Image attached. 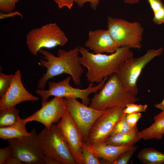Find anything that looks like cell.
I'll list each match as a JSON object with an SVG mask.
<instances>
[{"mask_svg": "<svg viewBox=\"0 0 164 164\" xmlns=\"http://www.w3.org/2000/svg\"><path fill=\"white\" fill-rule=\"evenodd\" d=\"M154 106L156 108L159 109L162 111H164V98L162 102L155 104Z\"/></svg>", "mask_w": 164, "mask_h": 164, "instance_id": "cell-36", "label": "cell"}, {"mask_svg": "<svg viewBox=\"0 0 164 164\" xmlns=\"http://www.w3.org/2000/svg\"><path fill=\"white\" fill-rule=\"evenodd\" d=\"M67 107L65 98L55 97L42 104L40 109L29 117L31 121L39 122L49 128L53 124L59 122Z\"/></svg>", "mask_w": 164, "mask_h": 164, "instance_id": "cell-13", "label": "cell"}, {"mask_svg": "<svg viewBox=\"0 0 164 164\" xmlns=\"http://www.w3.org/2000/svg\"><path fill=\"white\" fill-rule=\"evenodd\" d=\"M154 122L149 127L139 132L140 137L145 140L152 139L161 140L164 135V111L155 116Z\"/></svg>", "mask_w": 164, "mask_h": 164, "instance_id": "cell-18", "label": "cell"}, {"mask_svg": "<svg viewBox=\"0 0 164 164\" xmlns=\"http://www.w3.org/2000/svg\"><path fill=\"white\" fill-rule=\"evenodd\" d=\"M100 0H75V2L80 8L83 6L84 4L87 2L90 3V6L94 10H95L97 8Z\"/></svg>", "mask_w": 164, "mask_h": 164, "instance_id": "cell-31", "label": "cell"}, {"mask_svg": "<svg viewBox=\"0 0 164 164\" xmlns=\"http://www.w3.org/2000/svg\"><path fill=\"white\" fill-rule=\"evenodd\" d=\"M125 108L118 106L106 109L94 123L86 142L91 144L106 141L111 136L116 124L125 114Z\"/></svg>", "mask_w": 164, "mask_h": 164, "instance_id": "cell-10", "label": "cell"}, {"mask_svg": "<svg viewBox=\"0 0 164 164\" xmlns=\"http://www.w3.org/2000/svg\"><path fill=\"white\" fill-rule=\"evenodd\" d=\"M39 52L43 56L39 59L38 63L46 68V71L38 81V89L44 90L49 79L63 73L69 75L75 84L80 86L84 69L79 60V46L68 51L60 49L57 51V56L42 48Z\"/></svg>", "mask_w": 164, "mask_h": 164, "instance_id": "cell-1", "label": "cell"}, {"mask_svg": "<svg viewBox=\"0 0 164 164\" xmlns=\"http://www.w3.org/2000/svg\"><path fill=\"white\" fill-rule=\"evenodd\" d=\"M141 139L138 130L132 132L115 134L110 136L105 142L115 146H133Z\"/></svg>", "mask_w": 164, "mask_h": 164, "instance_id": "cell-19", "label": "cell"}, {"mask_svg": "<svg viewBox=\"0 0 164 164\" xmlns=\"http://www.w3.org/2000/svg\"><path fill=\"white\" fill-rule=\"evenodd\" d=\"M14 74H6L2 73L0 67V97L4 95L9 88Z\"/></svg>", "mask_w": 164, "mask_h": 164, "instance_id": "cell-24", "label": "cell"}, {"mask_svg": "<svg viewBox=\"0 0 164 164\" xmlns=\"http://www.w3.org/2000/svg\"><path fill=\"white\" fill-rule=\"evenodd\" d=\"M38 100V97L29 93L25 88L21 80V73L18 70L14 74L9 88L0 97V110L12 109L22 102Z\"/></svg>", "mask_w": 164, "mask_h": 164, "instance_id": "cell-14", "label": "cell"}, {"mask_svg": "<svg viewBox=\"0 0 164 164\" xmlns=\"http://www.w3.org/2000/svg\"><path fill=\"white\" fill-rule=\"evenodd\" d=\"M138 99L125 87L116 73L107 79L103 87L91 100L90 107L98 110H105L115 106L125 107L135 103Z\"/></svg>", "mask_w": 164, "mask_h": 164, "instance_id": "cell-4", "label": "cell"}, {"mask_svg": "<svg viewBox=\"0 0 164 164\" xmlns=\"http://www.w3.org/2000/svg\"><path fill=\"white\" fill-rule=\"evenodd\" d=\"M153 13L152 20L155 24L160 25L164 23V6Z\"/></svg>", "mask_w": 164, "mask_h": 164, "instance_id": "cell-30", "label": "cell"}, {"mask_svg": "<svg viewBox=\"0 0 164 164\" xmlns=\"http://www.w3.org/2000/svg\"><path fill=\"white\" fill-rule=\"evenodd\" d=\"M31 121L29 117L21 119L19 114L15 123L10 126L0 128V138L5 140L19 138L31 134V132H27L26 128V123Z\"/></svg>", "mask_w": 164, "mask_h": 164, "instance_id": "cell-17", "label": "cell"}, {"mask_svg": "<svg viewBox=\"0 0 164 164\" xmlns=\"http://www.w3.org/2000/svg\"><path fill=\"white\" fill-rule=\"evenodd\" d=\"M71 79L70 76L58 82H49L47 90L37 89L36 92L42 98V105L47 101L49 97L53 96L66 98H80L82 103L88 106L91 101L89 95L92 93H95L100 90L104 84L108 77L95 86L93 87V84L90 83L88 87L84 89L71 86L70 84Z\"/></svg>", "mask_w": 164, "mask_h": 164, "instance_id": "cell-6", "label": "cell"}, {"mask_svg": "<svg viewBox=\"0 0 164 164\" xmlns=\"http://www.w3.org/2000/svg\"><path fill=\"white\" fill-rule=\"evenodd\" d=\"M163 50L162 47L149 50L140 57L128 59L120 66L116 73L125 87L132 94L136 96L138 94L137 81L143 69L155 57L160 55Z\"/></svg>", "mask_w": 164, "mask_h": 164, "instance_id": "cell-8", "label": "cell"}, {"mask_svg": "<svg viewBox=\"0 0 164 164\" xmlns=\"http://www.w3.org/2000/svg\"><path fill=\"white\" fill-rule=\"evenodd\" d=\"M81 164H101L99 158L95 156L90 150L89 143L83 142L81 147Z\"/></svg>", "mask_w": 164, "mask_h": 164, "instance_id": "cell-22", "label": "cell"}, {"mask_svg": "<svg viewBox=\"0 0 164 164\" xmlns=\"http://www.w3.org/2000/svg\"><path fill=\"white\" fill-rule=\"evenodd\" d=\"M22 162L18 159L12 157L8 159L5 164H22Z\"/></svg>", "mask_w": 164, "mask_h": 164, "instance_id": "cell-35", "label": "cell"}, {"mask_svg": "<svg viewBox=\"0 0 164 164\" xmlns=\"http://www.w3.org/2000/svg\"><path fill=\"white\" fill-rule=\"evenodd\" d=\"M125 3L130 4H133L137 3L139 2L140 0H123Z\"/></svg>", "mask_w": 164, "mask_h": 164, "instance_id": "cell-37", "label": "cell"}, {"mask_svg": "<svg viewBox=\"0 0 164 164\" xmlns=\"http://www.w3.org/2000/svg\"><path fill=\"white\" fill-rule=\"evenodd\" d=\"M107 23L108 30L120 47L140 49L144 32L140 23L110 16L108 17Z\"/></svg>", "mask_w": 164, "mask_h": 164, "instance_id": "cell-5", "label": "cell"}, {"mask_svg": "<svg viewBox=\"0 0 164 164\" xmlns=\"http://www.w3.org/2000/svg\"><path fill=\"white\" fill-rule=\"evenodd\" d=\"M85 45L96 54L104 53H113L120 48L108 29L90 31Z\"/></svg>", "mask_w": 164, "mask_h": 164, "instance_id": "cell-15", "label": "cell"}, {"mask_svg": "<svg viewBox=\"0 0 164 164\" xmlns=\"http://www.w3.org/2000/svg\"><path fill=\"white\" fill-rule=\"evenodd\" d=\"M147 104H138L135 103L128 104L124 110V113L126 114H129L136 112H145L147 108Z\"/></svg>", "mask_w": 164, "mask_h": 164, "instance_id": "cell-27", "label": "cell"}, {"mask_svg": "<svg viewBox=\"0 0 164 164\" xmlns=\"http://www.w3.org/2000/svg\"><path fill=\"white\" fill-rule=\"evenodd\" d=\"M57 126L67 142L77 164H81L82 135L67 107Z\"/></svg>", "mask_w": 164, "mask_h": 164, "instance_id": "cell-12", "label": "cell"}, {"mask_svg": "<svg viewBox=\"0 0 164 164\" xmlns=\"http://www.w3.org/2000/svg\"><path fill=\"white\" fill-rule=\"evenodd\" d=\"M57 4L58 7L61 9L64 7L70 9L72 7L75 0H53Z\"/></svg>", "mask_w": 164, "mask_h": 164, "instance_id": "cell-32", "label": "cell"}, {"mask_svg": "<svg viewBox=\"0 0 164 164\" xmlns=\"http://www.w3.org/2000/svg\"><path fill=\"white\" fill-rule=\"evenodd\" d=\"M130 49L120 47L115 53L107 55L91 53L88 49L79 46L81 56L79 57V60L87 69V81L92 84L99 83L105 78L117 73L121 65L133 56V53Z\"/></svg>", "mask_w": 164, "mask_h": 164, "instance_id": "cell-2", "label": "cell"}, {"mask_svg": "<svg viewBox=\"0 0 164 164\" xmlns=\"http://www.w3.org/2000/svg\"><path fill=\"white\" fill-rule=\"evenodd\" d=\"M36 141L45 155V164H77L57 124L45 127L37 134Z\"/></svg>", "mask_w": 164, "mask_h": 164, "instance_id": "cell-3", "label": "cell"}, {"mask_svg": "<svg viewBox=\"0 0 164 164\" xmlns=\"http://www.w3.org/2000/svg\"><path fill=\"white\" fill-rule=\"evenodd\" d=\"M153 13L160 9L164 6L161 0H147Z\"/></svg>", "mask_w": 164, "mask_h": 164, "instance_id": "cell-33", "label": "cell"}, {"mask_svg": "<svg viewBox=\"0 0 164 164\" xmlns=\"http://www.w3.org/2000/svg\"><path fill=\"white\" fill-rule=\"evenodd\" d=\"M137 157L143 164H164V153L153 148L142 149L139 152Z\"/></svg>", "mask_w": 164, "mask_h": 164, "instance_id": "cell-20", "label": "cell"}, {"mask_svg": "<svg viewBox=\"0 0 164 164\" xmlns=\"http://www.w3.org/2000/svg\"><path fill=\"white\" fill-rule=\"evenodd\" d=\"M13 149L9 145L6 147L0 149V164H5L6 161L12 156Z\"/></svg>", "mask_w": 164, "mask_h": 164, "instance_id": "cell-28", "label": "cell"}, {"mask_svg": "<svg viewBox=\"0 0 164 164\" xmlns=\"http://www.w3.org/2000/svg\"><path fill=\"white\" fill-rule=\"evenodd\" d=\"M89 144L90 149L94 154L99 159L106 161L107 164H113L121 154L133 147L115 146L108 145L105 142Z\"/></svg>", "mask_w": 164, "mask_h": 164, "instance_id": "cell-16", "label": "cell"}, {"mask_svg": "<svg viewBox=\"0 0 164 164\" xmlns=\"http://www.w3.org/2000/svg\"><path fill=\"white\" fill-rule=\"evenodd\" d=\"M19 112V110L15 107L11 109L0 110V128L14 124Z\"/></svg>", "mask_w": 164, "mask_h": 164, "instance_id": "cell-21", "label": "cell"}, {"mask_svg": "<svg viewBox=\"0 0 164 164\" xmlns=\"http://www.w3.org/2000/svg\"><path fill=\"white\" fill-rule=\"evenodd\" d=\"M138 146H134L131 149L126 151L121 154L113 164H127L137 150Z\"/></svg>", "mask_w": 164, "mask_h": 164, "instance_id": "cell-25", "label": "cell"}, {"mask_svg": "<svg viewBox=\"0 0 164 164\" xmlns=\"http://www.w3.org/2000/svg\"><path fill=\"white\" fill-rule=\"evenodd\" d=\"M26 39L29 51L35 56L43 48L51 49L63 46L68 40L65 33L56 23H50L33 29L28 33Z\"/></svg>", "mask_w": 164, "mask_h": 164, "instance_id": "cell-7", "label": "cell"}, {"mask_svg": "<svg viewBox=\"0 0 164 164\" xmlns=\"http://www.w3.org/2000/svg\"><path fill=\"white\" fill-rule=\"evenodd\" d=\"M65 98L69 112L80 131L83 142H86L94 123L106 110L95 109L81 103L76 98Z\"/></svg>", "mask_w": 164, "mask_h": 164, "instance_id": "cell-11", "label": "cell"}, {"mask_svg": "<svg viewBox=\"0 0 164 164\" xmlns=\"http://www.w3.org/2000/svg\"><path fill=\"white\" fill-rule=\"evenodd\" d=\"M31 132L29 135L7 140L13 148L12 157L22 164H45V155L37 144L36 129L33 128Z\"/></svg>", "mask_w": 164, "mask_h": 164, "instance_id": "cell-9", "label": "cell"}, {"mask_svg": "<svg viewBox=\"0 0 164 164\" xmlns=\"http://www.w3.org/2000/svg\"><path fill=\"white\" fill-rule=\"evenodd\" d=\"M20 0H0V11L1 12L8 13L15 8V4Z\"/></svg>", "mask_w": 164, "mask_h": 164, "instance_id": "cell-26", "label": "cell"}, {"mask_svg": "<svg viewBox=\"0 0 164 164\" xmlns=\"http://www.w3.org/2000/svg\"><path fill=\"white\" fill-rule=\"evenodd\" d=\"M142 117L141 112H136L126 114V120L129 125L132 127L137 126V123Z\"/></svg>", "mask_w": 164, "mask_h": 164, "instance_id": "cell-29", "label": "cell"}, {"mask_svg": "<svg viewBox=\"0 0 164 164\" xmlns=\"http://www.w3.org/2000/svg\"><path fill=\"white\" fill-rule=\"evenodd\" d=\"M16 15H19L22 19L23 18V16L19 12L15 11L8 13L1 12L0 14V19H2L10 17H13Z\"/></svg>", "mask_w": 164, "mask_h": 164, "instance_id": "cell-34", "label": "cell"}, {"mask_svg": "<svg viewBox=\"0 0 164 164\" xmlns=\"http://www.w3.org/2000/svg\"><path fill=\"white\" fill-rule=\"evenodd\" d=\"M126 114H125L116 124L111 133V135L119 133H129L138 130L137 126H130L126 119Z\"/></svg>", "mask_w": 164, "mask_h": 164, "instance_id": "cell-23", "label": "cell"}]
</instances>
